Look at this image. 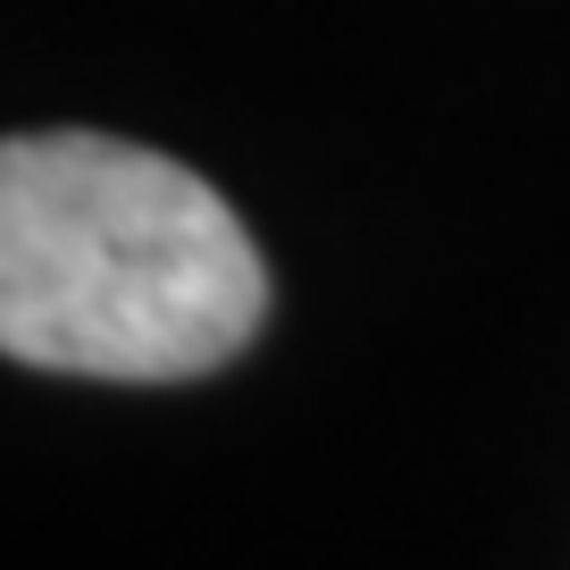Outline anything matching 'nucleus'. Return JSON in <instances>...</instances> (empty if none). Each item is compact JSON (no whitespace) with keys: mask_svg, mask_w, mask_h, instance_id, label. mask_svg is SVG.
Here are the masks:
<instances>
[{"mask_svg":"<svg viewBox=\"0 0 570 570\" xmlns=\"http://www.w3.org/2000/svg\"><path fill=\"white\" fill-rule=\"evenodd\" d=\"M268 277L194 168L118 135L0 142V353L59 377L177 386L252 344Z\"/></svg>","mask_w":570,"mask_h":570,"instance_id":"1","label":"nucleus"}]
</instances>
